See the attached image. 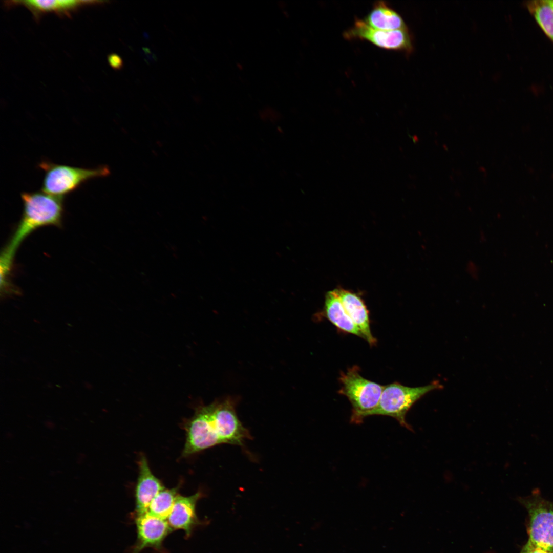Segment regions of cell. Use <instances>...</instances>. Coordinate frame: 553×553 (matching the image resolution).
Returning <instances> with one entry per match:
<instances>
[{
    "instance_id": "1",
    "label": "cell",
    "mask_w": 553,
    "mask_h": 553,
    "mask_svg": "<svg viewBox=\"0 0 553 553\" xmlns=\"http://www.w3.org/2000/svg\"><path fill=\"white\" fill-rule=\"evenodd\" d=\"M236 401L228 397L197 409L185 426L183 456L220 444L242 446L246 440L251 438L249 430L237 416Z\"/></svg>"
},
{
    "instance_id": "2",
    "label": "cell",
    "mask_w": 553,
    "mask_h": 553,
    "mask_svg": "<svg viewBox=\"0 0 553 553\" xmlns=\"http://www.w3.org/2000/svg\"><path fill=\"white\" fill-rule=\"evenodd\" d=\"M23 210L22 218L9 242L2 253L14 258L22 241L32 232L47 225H61L63 198L41 191L20 194Z\"/></svg>"
},
{
    "instance_id": "3",
    "label": "cell",
    "mask_w": 553,
    "mask_h": 553,
    "mask_svg": "<svg viewBox=\"0 0 553 553\" xmlns=\"http://www.w3.org/2000/svg\"><path fill=\"white\" fill-rule=\"evenodd\" d=\"M38 166L44 172L41 190L62 198L86 182L94 178L107 177L111 173L107 165L86 168L42 160Z\"/></svg>"
},
{
    "instance_id": "4",
    "label": "cell",
    "mask_w": 553,
    "mask_h": 553,
    "mask_svg": "<svg viewBox=\"0 0 553 553\" xmlns=\"http://www.w3.org/2000/svg\"><path fill=\"white\" fill-rule=\"evenodd\" d=\"M439 381L421 387H410L395 382L384 386L379 402L375 408L368 412L371 415L389 416L396 419L401 426L412 430L406 420L408 411L413 405L429 392L441 389Z\"/></svg>"
},
{
    "instance_id": "5",
    "label": "cell",
    "mask_w": 553,
    "mask_h": 553,
    "mask_svg": "<svg viewBox=\"0 0 553 553\" xmlns=\"http://www.w3.org/2000/svg\"><path fill=\"white\" fill-rule=\"evenodd\" d=\"M359 370L354 366L341 373L339 378L342 386L338 393L346 396L351 403L350 422L355 424L362 422L366 414L376 407L384 388L364 378Z\"/></svg>"
},
{
    "instance_id": "6",
    "label": "cell",
    "mask_w": 553,
    "mask_h": 553,
    "mask_svg": "<svg viewBox=\"0 0 553 553\" xmlns=\"http://www.w3.org/2000/svg\"><path fill=\"white\" fill-rule=\"evenodd\" d=\"M518 501L529 516L528 542L553 551V502L543 498L537 488Z\"/></svg>"
},
{
    "instance_id": "7",
    "label": "cell",
    "mask_w": 553,
    "mask_h": 553,
    "mask_svg": "<svg viewBox=\"0 0 553 553\" xmlns=\"http://www.w3.org/2000/svg\"><path fill=\"white\" fill-rule=\"evenodd\" d=\"M344 37L349 40H366L384 49L400 51L407 54L413 51L412 38L408 29L392 31L376 29L364 20L357 18L353 26L344 32Z\"/></svg>"
},
{
    "instance_id": "8",
    "label": "cell",
    "mask_w": 553,
    "mask_h": 553,
    "mask_svg": "<svg viewBox=\"0 0 553 553\" xmlns=\"http://www.w3.org/2000/svg\"><path fill=\"white\" fill-rule=\"evenodd\" d=\"M107 2L100 0H12L4 1L3 4L7 9L17 6L26 8L38 22L46 14L54 13L61 17L69 18L81 8L102 5Z\"/></svg>"
},
{
    "instance_id": "9",
    "label": "cell",
    "mask_w": 553,
    "mask_h": 553,
    "mask_svg": "<svg viewBox=\"0 0 553 553\" xmlns=\"http://www.w3.org/2000/svg\"><path fill=\"white\" fill-rule=\"evenodd\" d=\"M135 523L137 539L131 553H140L146 548L160 551L164 540L173 531L167 520L154 516L148 511L136 515Z\"/></svg>"
},
{
    "instance_id": "10",
    "label": "cell",
    "mask_w": 553,
    "mask_h": 553,
    "mask_svg": "<svg viewBox=\"0 0 553 553\" xmlns=\"http://www.w3.org/2000/svg\"><path fill=\"white\" fill-rule=\"evenodd\" d=\"M203 494L198 492L189 496H177L167 521L173 530H183L189 537L194 529L201 524L196 513V505Z\"/></svg>"
},
{
    "instance_id": "11",
    "label": "cell",
    "mask_w": 553,
    "mask_h": 553,
    "mask_svg": "<svg viewBox=\"0 0 553 553\" xmlns=\"http://www.w3.org/2000/svg\"><path fill=\"white\" fill-rule=\"evenodd\" d=\"M139 476L135 487V514L147 512L156 496L165 487L152 472L146 458L141 456L139 461Z\"/></svg>"
},
{
    "instance_id": "12",
    "label": "cell",
    "mask_w": 553,
    "mask_h": 553,
    "mask_svg": "<svg viewBox=\"0 0 553 553\" xmlns=\"http://www.w3.org/2000/svg\"><path fill=\"white\" fill-rule=\"evenodd\" d=\"M349 316L358 327L364 339L370 345L376 344V339L371 333L369 312L360 297L356 294L342 288L335 289Z\"/></svg>"
},
{
    "instance_id": "13",
    "label": "cell",
    "mask_w": 553,
    "mask_h": 553,
    "mask_svg": "<svg viewBox=\"0 0 553 553\" xmlns=\"http://www.w3.org/2000/svg\"><path fill=\"white\" fill-rule=\"evenodd\" d=\"M364 20L372 28L379 30L408 29L401 16L384 1L374 4Z\"/></svg>"
},
{
    "instance_id": "14",
    "label": "cell",
    "mask_w": 553,
    "mask_h": 553,
    "mask_svg": "<svg viewBox=\"0 0 553 553\" xmlns=\"http://www.w3.org/2000/svg\"><path fill=\"white\" fill-rule=\"evenodd\" d=\"M325 315L340 331L364 337L346 312L335 290L328 291L325 296Z\"/></svg>"
},
{
    "instance_id": "15",
    "label": "cell",
    "mask_w": 553,
    "mask_h": 553,
    "mask_svg": "<svg viewBox=\"0 0 553 553\" xmlns=\"http://www.w3.org/2000/svg\"><path fill=\"white\" fill-rule=\"evenodd\" d=\"M526 7L544 33L553 41V5L551 0L527 1Z\"/></svg>"
},
{
    "instance_id": "16",
    "label": "cell",
    "mask_w": 553,
    "mask_h": 553,
    "mask_svg": "<svg viewBox=\"0 0 553 553\" xmlns=\"http://www.w3.org/2000/svg\"><path fill=\"white\" fill-rule=\"evenodd\" d=\"M178 495L177 487L164 488L153 499L147 511L154 516L167 520Z\"/></svg>"
},
{
    "instance_id": "17",
    "label": "cell",
    "mask_w": 553,
    "mask_h": 553,
    "mask_svg": "<svg viewBox=\"0 0 553 553\" xmlns=\"http://www.w3.org/2000/svg\"><path fill=\"white\" fill-rule=\"evenodd\" d=\"M108 61L110 66L114 70H119L123 67L122 58L117 54H110L108 56Z\"/></svg>"
},
{
    "instance_id": "18",
    "label": "cell",
    "mask_w": 553,
    "mask_h": 553,
    "mask_svg": "<svg viewBox=\"0 0 553 553\" xmlns=\"http://www.w3.org/2000/svg\"><path fill=\"white\" fill-rule=\"evenodd\" d=\"M521 553H553V551L527 542Z\"/></svg>"
},
{
    "instance_id": "19",
    "label": "cell",
    "mask_w": 553,
    "mask_h": 553,
    "mask_svg": "<svg viewBox=\"0 0 553 553\" xmlns=\"http://www.w3.org/2000/svg\"><path fill=\"white\" fill-rule=\"evenodd\" d=\"M551 1H552V5H553V0H551Z\"/></svg>"
}]
</instances>
